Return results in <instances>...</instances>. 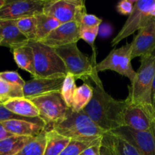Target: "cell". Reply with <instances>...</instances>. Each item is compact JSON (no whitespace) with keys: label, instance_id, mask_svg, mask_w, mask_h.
Returning <instances> with one entry per match:
<instances>
[{"label":"cell","instance_id":"1","mask_svg":"<svg viewBox=\"0 0 155 155\" xmlns=\"http://www.w3.org/2000/svg\"><path fill=\"white\" fill-rule=\"evenodd\" d=\"M96 87L90 102L83 111L106 133L125 127L124 114L127 107L126 100H116L105 91L98 73L91 77Z\"/></svg>","mask_w":155,"mask_h":155},{"label":"cell","instance_id":"2","mask_svg":"<svg viewBox=\"0 0 155 155\" xmlns=\"http://www.w3.org/2000/svg\"><path fill=\"white\" fill-rule=\"evenodd\" d=\"M155 74V55L141 58V65L133 81L129 85L126 101L144 107L155 117V108L152 102V83Z\"/></svg>","mask_w":155,"mask_h":155},{"label":"cell","instance_id":"3","mask_svg":"<svg viewBox=\"0 0 155 155\" xmlns=\"http://www.w3.org/2000/svg\"><path fill=\"white\" fill-rule=\"evenodd\" d=\"M53 130L70 140L94 141L106 133L100 128L83 110L74 112L71 108L65 117L52 126Z\"/></svg>","mask_w":155,"mask_h":155},{"label":"cell","instance_id":"4","mask_svg":"<svg viewBox=\"0 0 155 155\" xmlns=\"http://www.w3.org/2000/svg\"><path fill=\"white\" fill-rule=\"evenodd\" d=\"M34 58L35 77L33 78H59L68 74L63 61L54 48L47 46L40 42L29 41Z\"/></svg>","mask_w":155,"mask_h":155},{"label":"cell","instance_id":"5","mask_svg":"<svg viewBox=\"0 0 155 155\" xmlns=\"http://www.w3.org/2000/svg\"><path fill=\"white\" fill-rule=\"evenodd\" d=\"M66 68L68 74L74 76L75 80L84 82L91 80L96 72L94 67L97 64L96 57H88L80 51L77 43H71L54 48Z\"/></svg>","mask_w":155,"mask_h":155},{"label":"cell","instance_id":"6","mask_svg":"<svg viewBox=\"0 0 155 155\" xmlns=\"http://www.w3.org/2000/svg\"><path fill=\"white\" fill-rule=\"evenodd\" d=\"M30 100L37 107L39 117L45 124L46 130H50L52 126L62 121L70 109L60 92H51Z\"/></svg>","mask_w":155,"mask_h":155},{"label":"cell","instance_id":"7","mask_svg":"<svg viewBox=\"0 0 155 155\" xmlns=\"http://www.w3.org/2000/svg\"><path fill=\"white\" fill-rule=\"evenodd\" d=\"M43 13L55 18L60 24L72 21L80 24L87 11L83 0H46Z\"/></svg>","mask_w":155,"mask_h":155},{"label":"cell","instance_id":"8","mask_svg":"<svg viewBox=\"0 0 155 155\" xmlns=\"http://www.w3.org/2000/svg\"><path fill=\"white\" fill-rule=\"evenodd\" d=\"M131 57V43H127L120 48H114L108 55L97 63L94 67L96 72L99 73L109 70L129 79L131 82L135 79L136 72L132 68Z\"/></svg>","mask_w":155,"mask_h":155},{"label":"cell","instance_id":"9","mask_svg":"<svg viewBox=\"0 0 155 155\" xmlns=\"http://www.w3.org/2000/svg\"><path fill=\"white\" fill-rule=\"evenodd\" d=\"M155 0H136L134 8L118 34L112 40V46L118 45L122 40L139 30L151 18L150 12Z\"/></svg>","mask_w":155,"mask_h":155},{"label":"cell","instance_id":"10","mask_svg":"<svg viewBox=\"0 0 155 155\" xmlns=\"http://www.w3.org/2000/svg\"><path fill=\"white\" fill-rule=\"evenodd\" d=\"M109 133L129 142L141 155H155V130L136 131L122 127Z\"/></svg>","mask_w":155,"mask_h":155},{"label":"cell","instance_id":"11","mask_svg":"<svg viewBox=\"0 0 155 155\" xmlns=\"http://www.w3.org/2000/svg\"><path fill=\"white\" fill-rule=\"evenodd\" d=\"M46 0H6L0 9V19L18 20L43 12Z\"/></svg>","mask_w":155,"mask_h":155},{"label":"cell","instance_id":"12","mask_svg":"<svg viewBox=\"0 0 155 155\" xmlns=\"http://www.w3.org/2000/svg\"><path fill=\"white\" fill-rule=\"evenodd\" d=\"M155 50V18L151 17L138 30L131 42V57H144L153 54Z\"/></svg>","mask_w":155,"mask_h":155},{"label":"cell","instance_id":"13","mask_svg":"<svg viewBox=\"0 0 155 155\" xmlns=\"http://www.w3.org/2000/svg\"><path fill=\"white\" fill-rule=\"evenodd\" d=\"M80 33L81 26L79 23L72 21L61 24L40 42L52 48L77 43L81 39Z\"/></svg>","mask_w":155,"mask_h":155},{"label":"cell","instance_id":"14","mask_svg":"<svg viewBox=\"0 0 155 155\" xmlns=\"http://www.w3.org/2000/svg\"><path fill=\"white\" fill-rule=\"evenodd\" d=\"M124 125L136 131H152L155 130V117L144 107L127 101Z\"/></svg>","mask_w":155,"mask_h":155},{"label":"cell","instance_id":"15","mask_svg":"<svg viewBox=\"0 0 155 155\" xmlns=\"http://www.w3.org/2000/svg\"><path fill=\"white\" fill-rule=\"evenodd\" d=\"M65 77L33 78L25 82L23 87L24 98L32 99L51 92H60Z\"/></svg>","mask_w":155,"mask_h":155},{"label":"cell","instance_id":"16","mask_svg":"<svg viewBox=\"0 0 155 155\" xmlns=\"http://www.w3.org/2000/svg\"><path fill=\"white\" fill-rule=\"evenodd\" d=\"M16 21L0 19V37L2 38L0 45L8 47L11 50L26 45L29 42L17 27Z\"/></svg>","mask_w":155,"mask_h":155},{"label":"cell","instance_id":"17","mask_svg":"<svg viewBox=\"0 0 155 155\" xmlns=\"http://www.w3.org/2000/svg\"><path fill=\"white\" fill-rule=\"evenodd\" d=\"M1 124L13 136L35 137L46 130L44 124L23 120H12L1 123Z\"/></svg>","mask_w":155,"mask_h":155},{"label":"cell","instance_id":"18","mask_svg":"<svg viewBox=\"0 0 155 155\" xmlns=\"http://www.w3.org/2000/svg\"><path fill=\"white\" fill-rule=\"evenodd\" d=\"M4 107L12 113L26 118H40L39 110L31 100L24 98H15L6 101Z\"/></svg>","mask_w":155,"mask_h":155},{"label":"cell","instance_id":"19","mask_svg":"<svg viewBox=\"0 0 155 155\" xmlns=\"http://www.w3.org/2000/svg\"><path fill=\"white\" fill-rule=\"evenodd\" d=\"M12 51L18 68L27 71L32 77H35L34 58L31 47L27 43L26 45L14 48Z\"/></svg>","mask_w":155,"mask_h":155},{"label":"cell","instance_id":"20","mask_svg":"<svg viewBox=\"0 0 155 155\" xmlns=\"http://www.w3.org/2000/svg\"><path fill=\"white\" fill-rule=\"evenodd\" d=\"M43 155H59L70 142V139L53 130H46Z\"/></svg>","mask_w":155,"mask_h":155},{"label":"cell","instance_id":"21","mask_svg":"<svg viewBox=\"0 0 155 155\" xmlns=\"http://www.w3.org/2000/svg\"><path fill=\"white\" fill-rule=\"evenodd\" d=\"M33 137L12 136L0 140V155H15Z\"/></svg>","mask_w":155,"mask_h":155},{"label":"cell","instance_id":"22","mask_svg":"<svg viewBox=\"0 0 155 155\" xmlns=\"http://www.w3.org/2000/svg\"><path fill=\"white\" fill-rule=\"evenodd\" d=\"M35 16L36 18V37L35 42H40L61 24L55 18L43 12Z\"/></svg>","mask_w":155,"mask_h":155},{"label":"cell","instance_id":"23","mask_svg":"<svg viewBox=\"0 0 155 155\" xmlns=\"http://www.w3.org/2000/svg\"><path fill=\"white\" fill-rule=\"evenodd\" d=\"M94 93V88L88 83H84L76 89L73 97L71 109L74 112L83 110L90 102Z\"/></svg>","mask_w":155,"mask_h":155},{"label":"cell","instance_id":"24","mask_svg":"<svg viewBox=\"0 0 155 155\" xmlns=\"http://www.w3.org/2000/svg\"><path fill=\"white\" fill-rule=\"evenodd\" d=\"M46 130L33 137L24 148L15 155H43L46 146Z\"/></svg>","mask_w":155,"mask_h":155},{"label":"cell","instance_id":"25","mask_svg":"<svg viewBox=\"0 0 155 155\" xmlns=\"http://www.w3.org/2000/svg\"><path fill=\"white\" fill-rule=\"evenodd\" d=\"M17 27L21 33L29 41H36V16H30L20 18L16 21Z\"/></svg>","mask_w":155,"mask_h":155},{"label":"cell","instance_id":"26","mask_svg":"<svg viewBox=\"0 0 155 155\" xmlns=\"http://www.w3.org/2000/svg\"><path fill=\"white\" fill-rule=\"evenodd\" d=\"M21 97H24L23 88L10 84L0 78V104H4L12 98Z\"/></svg>","mask_w":155,"mask_h":155},{"label":"cell","instance_id":"27","mask_svg":"<svg viewBox=\"0 0 155 155\" xmlns=\"http://www.w3.org/2000/svg\"><path fill=\"white\" fill-rule=\"evenodd\" d=\"M75 78L74 76L71 74H68L65 76V79L62 83V89H61L60 93L62 95V98L65 101V104H67L69 108L71 107V104H72L73 97H74V94L75 92L76 89V83H75Z\"/></svg>","mask_w":155,"mask_h":155},{"label":"cell","instance_id":"28","mask_svg":"<svg viewBox=\"0 0 155 155\" xmlns=\"http://www.w3.org/2000/svg\"><path fill=\"white\" fill-rule=\"evenodd\" d=\"M110 136L112 144L117 155H141L138 150L129 142L112 134Z\"/></svg>","mask_w":155,"mask_h":155},{"label":"cell","instance_id":"29","mask_svg":"<svg viewBox=\"0 0 155 155\" xmlns=\"http://www.w3.org/2000/svg\"><path fill=\"white\" fill-rule=\"evenodd\" d=\"M96 140L90 141V142L71 140L68 145L64 148L63 151L59 155H80L84 150L92 145Z\"/></svg>","mask_w":155,"mask_h":155},{"label":"cell","instance_id":"30","mask_svg":"<svg viewBox=\"0 0 155 155\" xmlns=\"http://www.w3.org/2000/svg\"><path fill=\"white\" fill-rule=\"evenodd\" d=\"M12 120H23L31 121V122L37 123V124H41L45 125V124L40 118L23 117H21L19 115H17L15 114L12 113V111L8 110L6 107H5L3 104H0V124L5 122V121Z\"/></svg>","mask_w":155,"mask_h":155},{"label":"cell","instance_id":"31","mask_svg":"<svg viewBox=\"0 0 155 155\" xmlns=\"http://www.w3.org/2000/svg\"><path fill=\"white\" fill-rule=\"evenodd\" d=\"M98 27H93V28H84L81 29L80 36L81 39L84 40L88 45H90L92 48L93 52L95 54V48H94V41L98 36Z\"/></svg>","mask_w":155,"mask_h":155},{"label":"cell","instance_id":"32","mask_svg":"<svg viewBox=\"0 0 155 155\" xmlns=\"http://www.w3.org/2000/svg\"><path fill=\"white\" fill-rule=\"evenodd\" d=\"M0 78L2 79L7 83L15 86L24 87L25 81L21 78V76L18 74L17 71H3L0 72Z\"/></svg>","mask_w":155,"mask_h":155},{"label":"cell","instance_id":"33","mask_svg":"<svg viewBox=\"0 0 155 155\" xmlns=\"http://www.w3.org/2000/svg\"><path fill=\"white\" fill-rule=\"evenodd\" d=\"M100 155H117L111 141V136L109 133H105L102 137Z\"/></svg>","mask_w":155,"mask_h":155},{"label":"cell","instance_id":"34","mask_svg":"<svg viewBox=\"0 0 155 155\" xmlns=\"http://www.w3.org/2000/svg\"><path fill=\"white\" fill-rule=\"evenodd\" d=\"M102 24V20L94 15H88V13L83 16L80 22L81 29L98 27Z\"/></svg>","mask_w":155,"mask_h":155},{"label":"cell","instance_id":"35","mask_svg":"<svg viewBox=\"0 0 155 155\" xmlns=\"http://www.w3.org/2000/svg\"><path fill=\"white\" fill-rule=\"evenodd\" d=\"M136 0H123L119 2L116 5V10L122 15H130L134 8Z\"/></svg>","mask_w":155,"mask_h":155},{"label":"cell","instance_id":"36","mask_svg":"<svg viewBox=\"0 0 155 155\" xmlns=\"http://www.w3.org/2000/svg\"><path fill=\"white\" fill-rule=\"evenodd\" d=\"M102 137L96 140L89 147L84 150L80 155H100V147H101Z\"/></svg>","mask_w":155,"mask_h":155},{"label":"cell","instance_id":"37","mask_svg":"<svg viewBox=\"0 0 155 155\" xmlns=\"http://www.w3.org/2000/svg\"><path fill=\"white\" fill-rule=\"evenodd\" d=\"M112 26L109 24H101L99 26L98 35L101 38H107L112 34Z\"/></svg>","mask_w":155,"mask_h":155},{"label":"cell","instance_id":"38","mask_svg":"<svg viewBox=\"0 0 155 155\" xmlns=\"http://www.w3.org/2000/svg\"><path fill=\"white\" fill-rule=\"evenodd\" d=\"M13 136V135L11 134L10 133H9V132L4 128V127L0 124V140H2V139H6V138L8 137H10V136Z\"/></svg>","mask_w":155,"mask_h":155},{"label":"cell","instance_id":"39","mask_svg":"<svg viewBox=\"0 0 155 155\" xmlns=\"http://www.w3.org/2000/svg\"><path fill=\"white\" fill-rule=\"evenodd\" d=\"M151 98H152V102H153V107H154V108H155V74H154V76H153V83H152Z\"/></svg>","mask_w":155,"mask_h":155},{"label":"cell","instance_id":"40","mask_svg":"<svg viewBox=\"0 0 155 155\" xmlns=\"http://www.w3.org/2000/svg\"><path fill=\"white\" fill-rule=\"evenodd\" d=\"M150 16L155 18V4L153 5V8L151 9V12H150Z\"/></svg>","mask_w":155,"mask_h":155},{"label":"cell","instance_id":"41","mask_svg":"<svg viewBox=\"0 0 155 155\" xmlns=\"http://www.w3.org/2000/svg\"><path fill=\"white\" fill-rule=\"evenodd\" d=\"M5 2H6V0H0V9L3 7V5L5 4Z\"/></svg>","mask_w":155,"mask_h":155},{"label":"cell","instance_id":"42","mask_svg":"<svg viewBox=\"0 0 155 155\" xmlns=\"http://www.w3.org/2000/svg\"><path fill=\"white\" fill-rule=\"evenodd\" d=\"M1 42H2V38L0 37V44H1Z\"/></svg>","mask_w":155,"mask_h":155}]
</instances>
